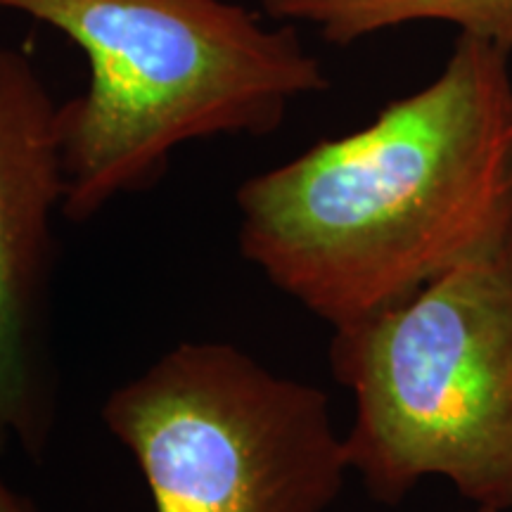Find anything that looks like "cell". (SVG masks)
<instances>
[{
    "label": "cell",
    "instance_id": "obj_1",
    "mask_svg": "<svg viewBox=\"0 0 512 512\" xmlns=\"http://www.w3.org/2000/svg\"><path fill=\"white\" fill-rule=\"evenodd\" d=\"M235 204L242 256L332 330L406 302L512 233L510 53L458 34L432 83Z\"/></svg>",
    "mask_w": 512,
    "mask_h": 512
},
{
    "label": "cell",
    "instance_id": "obj_2",
    "mask_svg": "<svg viewBox=\"0 0 512 512\" xmlns=\"http://www.w3.org/2000/svg\"><path fill=\"white\" fill-rule=\"evenodd\" d=\"M81 50L88 86L60 105L62 214L88 221L166 174L181 145L268 136L328 74L287 22L235 0H0Z\"/></svg>",
    "mask_w": 512,
    "mask_h": 512
},
{
    "label": "cell",
    "instance_id": "obj_3",
    "mask_svg": "<svg viewBox=\"0 0 512 512\" xmlns=\"http://www.w3.org/2000/svg\"><path fill=\"white\" fill-rule=\"evenodd\" d=\"M349 470L380 503L439 477L512 512V233L406 302L337 328Z\"/></svg>",
    "mask_w": 512,
    "mask_h": 512
},
{
    "label": "cell",
    "instance_id": "obj_4",
    "mask_svg": "<svg viewBox=\"0 0 512 512\" xmlns=\"http://www.w3.org/2000/svg\"><path fill=\"white\" fill-rule=\"evenodd\" d=\"M155 512H325L349 475L330 401L226 342H181L102 403Z\"/></svg>",
    "mask_w": 512,
    "mask_h": 512
},
{
    "label": "cell",
    "instance_id": "obj_5",
    "mask_svg": "<svg viewBox=\"0 0 512 512\" xmlns=\"http://www.w3.org/2000/svg\"><path fill=\"white\" fill-rule=\"evenodd\" d=\"M64 202L60 105L0 46V456H41L55 425L53 219Z\"/></svg>",
    "mask_w": 512,
    "mask_h": 512
},
{
    "label": "cell",
    "instance_id": "obj_6",
    "mask_svg": "<svg viewBox=\"0 0 512 512\" xmlns=\"http://www.w3.org/2000/svg\"><path fill=\"white\" fill-rule=\"evenodd\" d=\"M273 22L311 24L335 46L415 22H444L512 53V0H264Z\"/></svg>",
    "mask_w": 512,
    "mask_h": 512
},
{
    "label": "cell",
    "instance_id": "obj_7",
    "mask_svg": "<svg viewBox=\"0 0 512 512\" xmlns=\"http://www.w3.org/2000/svg\"><path fill=\"white\" fill-rule=\"evenodd\" d=\"M0 512H38L34 501L10 486L3 472H0Z\"/></svg>",
    "mask_w": 512,
    "mask_h": 512
},
{
    "label": "cell",
    "instance_id": "obj_8",
    "mask_svg": "<svg viewBox=\"0 0 512 512\" xmlns=\"http://www.w3.org/2000/svg\"><path fill=\"white\" fill-rule=\"evenodd\" d=\"M475 512H496V510H491V508H475Z\"/></svg>",
    "mask_w": 512,
    "mask_h": 512
}]
</instances>
